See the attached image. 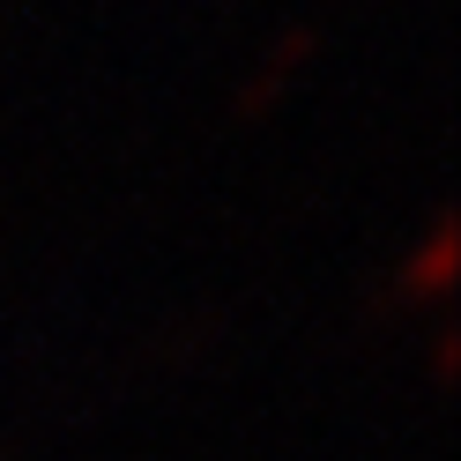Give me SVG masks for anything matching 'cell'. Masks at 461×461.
<instances>
[{
	"label": "cell",
	"mask_w": 461,
	"mask_h": 461,
	"mask_svg": "<svg viewBox=\"0 0 461 461\" xmlns=\"http://www.w3.org/2000/svg\"><path fill=\"white\" fill-rule=\"evenodd\" d=\"M454 276H461V216L439 209V216H431V230L402 253L394 298H402V305H439V298H454Z\"/></svg>",
	"instance_id": "1"
},
{
	"label": "cell",
	"mask_w": 461,
	"mask_h": 461,
	"mask_svg": "<svg viewBox=\"0 0 461 461\" xmlns=\"http://www.w3.org/2000/svg\"><path fill=\"white\" fill-rule=\"evenodd\" d=\"M312 45H321L312 31H291V38H276V45H268V60L253 68V75H246V90H239V120H261V112H268L283 90H291V82L305 75V60H312Z\"/></svg>",
	"instance_id": "2"
},
{
	"label": "cell",
	"mask_w": 461,
	"mask_h": 461,
	"mask_svg": "<svg viewBox=\"0 0 461 461\" xmlns=\"http://www.w3.org/2000/svg\"><path fill=\"white\" fill-rule=\"evenodd\" d=\"M454 365H461V335H454V328H439V335H431V380L447 387V380H454Z\"/></svg>",
	"instance_id": "3"
}]
</instances>
